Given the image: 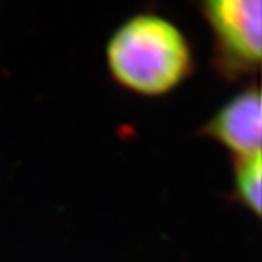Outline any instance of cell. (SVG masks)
<instances>
[{"mask_svg": "<svg viewBox=\"0 0 262 262\" xmlns=\"http://www.w3.org/2000/svg\"><path fill=\"white\" fill-rule=\"evenodd\" d=\"M106 64L117 83L131 92L159 96L192 73L194 60L182 31L159 15L127 19L110 38Z\"/></svg>", "mask_w": 262, "mask_h": 262, "instance_id": "obj_1", "label": "cell"}, {"mask_svg": "<svg viewBox=\"0 0 262 262\" xmlns=\"http://www.w3.org/2000/svg\"><path fill=\"white\" fill-rule=\"evenodd\" d=\"M214 35L215 60L227 73H249L261 63V0H196Z\"/></svg>", "mask_w": 262, "mask_h": 262, "instance_id": "obj_2", "label": "cell"}, {"mask_svg": "<svg viewBox=\"0 0 262 262\" xmlns=\"http://www.w3.org/2000/svg\"><path fill=\"white\" fill-rule=\"evenodd\" d=\"M204 133L230 150L237 159L261 155L262 106L259 89L251 88L232 98L208 121Z\"/></svg>", "mask_w": 262, "mask_h": 262, "instance_id": "obj_3", "label": "cell"}, {"mask_svg": "<svg viewBox=\"0 0 262 262\" xmlns=\"http://www.w3.org/2000/svg\"><path fill=\"white\" fill-rule=\"evenodd\" d=\"M261 155L237 159L234 173V188L241 204L246 206L255 215L261 214Z\"/></svg>", "mask_w": 262, "mask_h": 262, "instance_id": "obj_4", "label": "cell"}]
</instances>
